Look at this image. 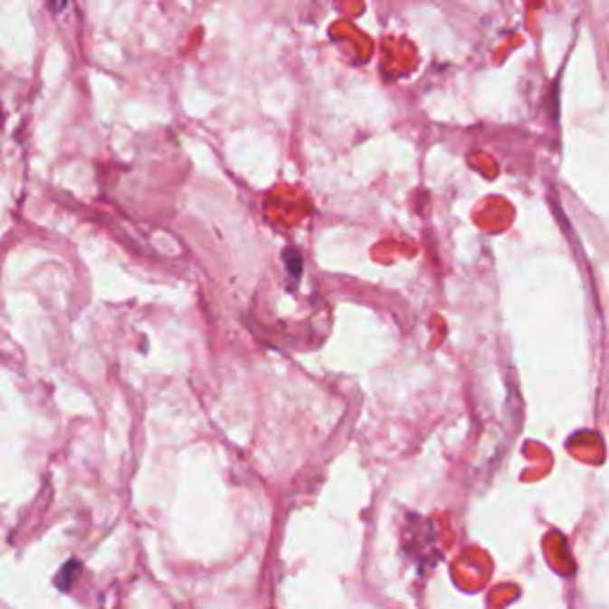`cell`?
<instances>
[{"label":"cell","mask_w":609,"mask_h":609,"mask_svg":"<svg viewBox=\"0 0 609 609\" xmlns=\"http://www.w3.org/2000/svg\"><path fill=\"white\" fill-rule=\"evenodd\" d=\"M289 257H290V267H293V276H298L300 274V262H298V260H295V252L293 251H289Z\"/></svg>","instance_id":"6da1fadb"}]
</instances>
